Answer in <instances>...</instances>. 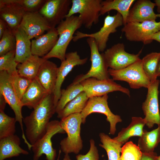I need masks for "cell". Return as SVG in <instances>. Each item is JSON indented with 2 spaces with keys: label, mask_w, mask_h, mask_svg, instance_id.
Returning <instances> with one entry per match:
<instances>
[{
  "label": "cell",
  "mask_w": 160,
  "mask_h": 160,
  "mask_svg": "<svg viewBox=\"0 0 160 160\" xmlns=\"http://www.w3.org/2000/svg\"><path fill=\"white\" fill-rule=\"evenodd\" d=\"M54 99L53 94H48L29 115L23 119L25 136L32 145L45 134L50 120L55 113Z\"/></svg>",
  "instance_id": "obj_1"
},
{
  "label": "cell",
  "mask_w": 160,
  "mask_h": 160,
  "mask_svg": "<svg viewBox=\"0 0 160 160\" xmlns=\"http://www.w3.org/2000/svg\"><path fill=\"white\" fill-rule=\"evenodd\" d=\"M82 25L78 16L72 15L65 18L58 25L56 28L58 34L57 43L52 49L42 57L46 60L54 57L61 62L65 59L67 48L73 39L74 34Z\"/></svg>",
  "instance_id": "obj_2"
},
{
  "label": "cell",
  "mask_w": 160,
  "mask_h": 160,
  "mask_svg": "<svg viewBox=\"0 0 160 160\" xmlns=\"http://www.w3.org/2000/svg\"><path fill=\"white\" fill-rule=\"evenodd\" d=\"M62 129L67 136L60 143L61 150L65 154L73 153L78 154L83 147L81 136V126L82 119L81 113L71 114L60 121Z\"/></svg>",
  "instance_id": "obj_3"
},
{
  "label": "cell",
  "mask_w": 160,
  "mask_h": 160,
  "mask_svg": "<svg viewBox=\"0 0 160 160\" xmlns=\"http://www.w3.org/2000/svg\"><path fill=\"white\" fill-rule=\"evenodd\" d=\"M108 72L114 81L126 82L133 89H138L142 87L147 88L151 83L143 70L141 59L121 69L116 70L109 68Z\"/></svg>",
  "instance_id": "obj_4"
},
{
  "label": "cell",
  "mask_w": 160,
  "mask_h": 160,
  "mask_svg": "<svg viewBox=\"0 0 160 160\" xmlns=\"http://www.w3.org/2000/svg\"><path fill=\"white\" fill-rule=\"evenodd\" d=\"M102 0H72L71 8L65 18L78 13L82 25L90 29L98 23Z\"/></svg>",
  "instance_id": "obj_5"
},
{
  "label": "cell",
  "mask_w": 160,
  "mask_h": 160,
  "mask_svg": "<svg viewBox=\"0 0 160 160\" xmlns=\"http://www.w3.org/2000/svg\"><path fill=\"white\" fill-rule=\"evenodd\" d=\"M124 25L123 19L121 15L118 12L113 15L109 14L105 18L103 26L98 31L88 34L79 31L75 32L73 39L76 42L84 38H93L96 42L99 52H103L107 47V43L110 34L117 31V28Z\"/></svg>",
  "instance_id": "obj_6"
},
{
  "label": "cell",
  "mask_w": 160,
  "mask_h": 160,
  "mask_svg": "<svg viewBox=\"0 0 160 160\" xmlns=\"http://www.w3.org/2000/svg\"><path fill=\"white\" fill-rule=\"evenodd\" d=\"M87 42L90 51L91 66L86 73L78 76L72 83L73 84L79 83L82 81L91 77L98 80H104L110 78L108 67L103 53H100L95 39L92 38L88 37L87 39Z\"/></svg>",
  "instance_id": "obj_7"
},
{
  "label": "cell",
  "mask_w": 160,
  "mask_h": 160,
  "mask_svg": "<svg viewBox=\"0 0 160 160\" xmlns=\"http://www.w3.org/2000/svg\"><path fill=\"white\" fill-rule=\"evenodd\" d=\"M108 94L103 96L95 97L89 99L87 104L81 113L82 119V124H84L87 116L94 113L104 114L106 116V120L109 122V134L114 135L116 131V125L122 121L120 116L114 114L111 111L108 105Z\"/></svg>",
  "instance_id": "obj_8"
},
{
  "label": "cell",
  "mask_w": 160,
  "mask_h": 160,
  "mask_svg": "<svg viewBox=\"0 0 160 160\" xmlns=\"http://www.w3.org/2000/svg\"><path fill=\"white\" fill-rule=\"evenodd\" d=\"M65 133L60 126V121L56 120L50 121L45 134L32 145L33 160H38L44 154L47 160H55L56 151L52 147V138L56 134Z\"/></svg>",
  "instance_id": "obj_9"
},
{
  "label": "cell",
  "mask_w": 160,
  "mask_h": 160,
  "mask_svg": "<svg viewBox=\"0 0 160 160\" xmlns=\"http://www.w3.org/2000/svg\"><path fill=\"white\" fill-rule=\"evenodd\" d=\"M0 94L4 97L15 113L17 122L20 124L22 132V137L26 144L28 142L24 133L23 125V117L22 109L23 106L17 95L10 81L8 72L0 71Z\"/></svg>",
  "instance_id": "obj_10"
},
{
  "label": "cell",
  "mask_w": 160,
  "mask_h": 160,
  "mask_svg": "<svg viewBox=\"0 0 160 160\" xmlns=\"http://www.w3.org/2000/svg\"><path fill=\"white\" fill-rule=\"evenodd\" d=\"M160 30V21L157 22L156 20L128 22L121 29L127 40L142 42L144 44L151 42L149 40L150 36Z\"/></svg>",
  "instance_id": "obj_11"
},
{
  "label": "cell",
  "mask_w": 160,
  "mask_h": 160,
  "mask_svg": "<svg viewBox=\"0 0 160 160\" xmlns=\"http://www.w3.org/2000/svg\"><path fill=\"white\" fill-rule=\"evenodd\" d=\"M141 49L137 54H130L125 50L123 43H118L107 49L103 53L108 68L118 70L124 68L140 59Z\"/></svg>",
  "instance_id": "obj_12"
},
{
  "label": "cell",
  "mask_w": 160,
  "mask_h": 160,
  "mask_svg": "<svg viewBox=\"0 0 160 160\" xmlns=\"http://www.w3.org/2000/svg\"><path fill=\"white\" fill-rule=\"evenodd\" d=\"M160 81L157 79L151 82L148 87L146 98L142 105V109L145 116L144 118L145 124L148 128L154 124L160 126L158 96Z\"/></svg>",
  "instance_id": "obj_13"
},
{
  "label": "cell",
  "mask_w": 160,
  "mask_h": 160,
  "mask_svg": "<svg viewBox=\"0 0 160 160\" xmlns=\"http://www.w3.org/2000/svg\"><path fill=\"white\" fill-rule=\"evenodd\" d=\"M83 87L84 91L87 97L91 98L103 96L111 92L119 91L129 97V89L115 82L112 79L98 80L94 78L87 79L80 82Z\"/></svg>",
  "instance_id": "obj_14"
},
{
  "label": "cell",
  "mask_w": 160,
  "mask_h": 160,
  "mask_svg": "<svg viewBox=\"0 0 160 160\" xmlns=\"http://www.w3.org/2000/svg\"><path fill=\"white\" fill-rule=\"evenodd\" d=\"M71 4L72 0H48L38 12L55 28L65 18Z\"/></svg>",
  "instance_id": "obj_15"
},
{
  "label": "cell",
  "mask_w": 160,
  "mask_h": 160,
  "mask_svg": "<svg viewBox=\"0 0 160 160\" xmlns=\"http://www.w3.org/2000/svg\"><path fill=\"white\" fill-rule=\"evenodd\" d=\"M87 60V57L81 58L77 51L66 53L65 60L61 62L60 66L58 67L57 80L53 94L55 108L60 97L61 86L66 77L75 66L84 65Z\"/></svg>",
  "instance_id": "obj_16"
},
{
  "label": "cell",
  "mask_w": 160,
  "mask_h": 160,
  "mask_svg": "<svg viewBox=\"0 0 160 160\" xmlns=\"http://www.w3.org/2000/svg\"><path fill=\"white\" fill-rule=\"evenodd\" d=\"M19 28L24 31L30 39L36 38L53 28L38 12H25Z\"/></svg>",
  "instance_id": "obj_17"
},
{
  "label": "cell",
  "mask_w": 160,
  "mask_h": 160,
  "mask_svg": "<svg viewBox=\"0 0 160 160\" xmlns=\"http://www.w3.org/2000/svg\"><path fill=\"white\" fill-rule=\"evenodd\" d=\"M25 12L15 0H0V18L13 32L19 28Z\"/></svg>",
  "instance_id": "obj_18"
},
{
  "label": "cell",
  "mask_w": 160,
  "mask_h": 160,
  "mask_svg": "<svg viewBox=\"0 0 160 160\" xmlns=\"http://www.w3.org/2000/svg\"><path fill=\"white\" fill-rule=\"evenodd\" d=\"M155 6V3L151 0L137 1L129 11L127 23H141L146 21L155 20L157 17L156 14L153 11Z\"/></svg>",
  "instance_id": "obj_19"
},
{
  "label": "cell",
  "mask_w": 160,
  "mask_h": 160,
  "mask_svg": "<svg viewBox=\"0 0 160 160\" xmlns=\"http://www.w3.org/2000/svg\"><path fill=\"white\" fill-rule=\"evenodd\" d=\"M56 28L31 41V51L33 55L42 57L49 52L55 46L58 38Z\"/></svg>",
  "instance_id": "obj_20"
},
{
  "label": "cell",
  "mask_w": 160,
  "mask_h": 160,
  "mask_svg": "<svg viewBox=\"0 0 160 160\" xmlns=\"http://www.w3.org/2000/svg\"><path fill=\"white\" fill-rule=\"evenodd\" d=\"M58 67L52 62L46 60L41 65L36 78L49 94H53Z\"/></svg>",
  "instance_id": "obj_21"
},
{
  "label": "cell",
  "mask_w": 160,
  "mask_h": 160,
  "mask_svg": "<svg viewBox=\"0 0 160 160\" xmlns=\"http://www.w3.org/2000/svg\"><path fill=\"white\" fill-rule=\"evenodd\" d=\"M48 94L36 78L32 81L21 101L23 106L33 109Z\"/></svg>",
  "instance_id": "obj_22"
},
{
  "label": "cell",
  "mask_w": 160,
  "mask_h": 160,
  "mask_svg": "<svg viewBox=\"0 0 160 160\" xmlns=\"http://www.w3.org/2000/svg\"><path fill=\"white\" fill-rule=\"evenodd\" d=\"M20 140L16 135L0 139V160L17 156L20 154H28L27 151L20 146Z\"/></svg>",
  "instance_id": "obj_23"
},
{
  "label": "cell",
  "mask_w": 160,
  "mask_h": 160,
  "mask_svg": "<svg viewBox=\"0 0 160 160\" xmlns=\"http://www.w3.org/2000/svg\"><path fill=\"white\" fill-rule=\"evenodd\" d=\"M16 40L15 60L18 64L23 63L32 55L31 43L24 31L18 28L14 32Z\"/></svg>",
  "instance_id": "obj_24"
},
{
  "label": "cell",
  "mask_w": 160,
  "mask_h": 160,
  "mask_svg": "<svg viewBox=\"0 0 160 160\" xmlns=\"http://www.w3.org/2000/svg\"><path fill=\"white\" fill-rule=\"evenodd\" d=\"M145 124L144 119L141 117H133L129 125L126 128H123L118 135L113 139L123 145L127 143L132 137H140L143 134V127Z\"/></svg>",
  "instance_id": "obj_25"
},
{
  "label": "cell",
  "mask_w": 160,
  "mask_h": 160,
  "mask_svg": "<svg viewBox=\"0 0 160 160\" xmlns=\"http://www.w3.org/2000/svg\"><path fill=\"white\" fill-rule=\"evenodd\" d=\"M46 60L32 55L23 63L18 64L17 70L19 75L32 81L36 78L39 68Z\"/></svg>",
  "instance_id": "obj_26"
},
{
  "label": "cell",
  "mask_w": 160,
  "mask_h": 160,
  "mask_svg": "<svg viewBox=\"0 0 160 160\" xmlns=\"http://www.w3.org/2000/svg\"><path fill=\"white\" fill-rule=\"evenodd\" d=\"M135 1L134 0H102L100 15H104L111 10H116L122 16L124 25L127 23L130 7Z\"/></svg>",
  "instance_id": "obj_27"
},
{
  "label": "cell",
  "mask_w": 160,
  "mask_h": 160,
  "mask_svg": "<svg viewBox=\"0 0 160 160\" xmlns=\"http://www.w3.org/2000/svg\"><path fill=\"white\" fill-rule=\"evenodd\" d=\"M160 142V126L157 128L148 132L143 130L142 136L138 139V146L142 153L154 152Z\"/></svg>",
  "instance_id": "obj_28"
},
{
  "label": "cell",
  "mask_w": 160,
  "mask_h": 160,
  "mask_svg": "<svg viewBox=\"0 0 160 160\" xmlns=\"http://www.w3.org/2000/svg\"><path fill=\"white\" fill-rule=\"evenodd\" d=\"M89 99L86 93L82 92L57 113V117L62 119L71 114L81 113L86 107Z\"/></svg>",
  "instance_id": "obj_29"
},
{
  "label": "cell",
  "mask_w": 160,
  "mask_h": 160,
  "mask_svg": "<svg viewBox=\"0 0 160 160\" xmlns=\"http://www.w3.org/2000/svg\"><path fill=\"white\" fill-rule=\"evenodd\" d=\"M99 136L102 143L99 145L106 151L108 158V160H119L122 145L104 133H100Z\"/></svg>",
  "instance_id": "obj_30"
},
{
  "label": "cell",
  "mask_w": 160,
  "mask_h": 160,
  "mask_svg": "<svg viewBox=\"0 0 160 160\" xmlns=\"http://www.w3.org/2000/svg\"><path fill=\"white\" fill-rule=\"evenodd\" d=\"M83 91V87L80 83H71L65 89H61V96L55 108V113L57 114L61 111L68 103Z\"/></svg>",
  "instance_id": "obj_31"
},
{
  "label": "cell",
  "mask_w": 160,
  "mask_h": 160,
  "mask_svg": "<svg viewBox=\"0 0 160 160\" xmlns=\"http://www.w3.org/2000/svg\"><path fill=\"white\" fill-rule=\"evenodd\" d=\"M160 57V52H152L142 59L143 70L151 82L157 79L156 71Z\"/></svg>",
  "instance_id": "obj_32"
},
{
  "label": "cell",
  "mask_w": 160,
  "mask_h": 160,
  "mask_svg": "<svg viewBox=\"0 0 160 160\" xmlns=\"http://www.w3.org/2000/svg\"><path fill=\"white\" fill-rule=\"evenodd\" d=\"M8 74L14 89L18 97L21 100L32 81L21 76L18 73L17 71Z\"/></svg>",
  "instance_id": "obj_33"
},
{
  "label": "cell",
  "mask_w": 160,
  "mask_h": 160,
  "mask_svg": "<svg viewBox=\"0 0 160 160\" xmlns=\"http://www.w3.org/2000/svg\"><path fill=\"white\" fill-rule=\"evenodd\" d=\"M16 122L15 118L0 111V139L15 135Z\"/></svg>",
  "instance_id": "obj_34"
},
{
  "label": "cell",
  "mask_w": 160,
  "mask_h": 160,
  "mask_svg": "<svg viewBox=\"0 0 160 160\" xmlns=\"http://www.w3.org/2000/svg\"><path fill=\"white\" fill-rule=\"evenodd\" d=\"M0 39V56L15 50L16 40L14 33L8 27Z\"/></svg>",
  "instance_id": "obj_35"
},
{
  "label": "cell",
  "mask_w": 160,
  "mask_h": 160,
  "mask_svg": "<svg viewBox=\"0 0 160 160\" xmlns=\"http://www.w3.org/2000/svg\"><path fill=\"white\" fill-rule=\"evenodd\" d=\"M119 160H140L142 153L137 145L130 141L121 148Z\"/></svg>",
  "instance_id": "obj_36"
},
{
  "label": "cell",
  "mask_w": 160,
  "mask_h": 160,
  "mask_svg": "<svg viewBox=\"0 0 160 160\" xmlns=\"http://www.w3.org/2000/svg\"><path fill=\"white\" fill-rule=\"evenodd\" d=\"M15 50L0 56V71H6L9 73L17 71L18 64L15 60Z\"/></svg>",
  "instance_id": "obj_37"
},
{
  "label": "cell",
  "mask_w": 160,
  "mask_h": 160,
  "mask_svg": "<svg viewBox=\"0 0 160 160\" xmlns=\"http://www.w3.org/2000/svg\"><path fill=\"white\" fill-rule=\"evenodd\" d=\"M47 0H15L26 12H38Z\"/></svg>",
  "instance_id": "obj_38"
},
{
  "label": "cell",
  "mask_w": 160,
  "mask_h": 160,
  "mask_svg": "<svg viewBox=\"0 0 160 160\" xmlns=\"http://www.w3.org/2000/svg\"><path fill=\"white\" fill-rule=\"evenodd\" d=\"M90 147L88 153L83 155L79 154L76 156L77 160H99V155L95 141L92 139L89 140Z\"/></svg>",
  "instance_id": "obj_39"
},
{
  "label": "cell",
  "mask_w": 160,
  "mask_h": 160,
  "mask_svg": "<svg viewBox=\"0 0 160 160\" xmlns=\"http://www.w3.org/2000/svg\"><path fill=\"white\" fill-rule=\"evenodd\" d=\"M156 153L154 152L150 153H142L140 160H158Z\"/></svg>",
  "instance_id": "obj_40"
},
{
  "label": "cell",
  "mask_w": 160,
  "mask_h": 160,
  "mask_svg": "<svg viewBox=\"0 0 160 160\" xmlns=\"http://www.w3.org/2000/svg\"><path fill=\"white\" fill-rule=\"evenodd\" d=\"M7 28L8 26L6 22L0 18V39Z\"/></svg>",
  "instance_id": "obj_41"
},
{
  "label": "cell",
  "mask_w": 160,
  "mask_h": 160,
  "mask_svg": "<svg viewBox=\"0 0 160 160\" xmlns=\"http://www.w3.org/2000/svg\"><path fill=\"white\" fill-rule=\"evenodd\" d=\"M7 103L4 97L0 94V111H4Z\"/></svg>",
  "instance_id": "obj_42"
},
{
  "label": "cell",
  "mask_w": 160,
  "mask_h": 160,
  "mask_svg": "<svg viewBox=\"0 0 160 160\" xmlns=\"http://www.w3.org/2000/svg\"><path fill=\"white\" fill-rule=\"evenodd\" d=\"M149 40L152 41L155 40L160 43V30L151 36Z\"/></svg>",
  "instance_id": "obj_43"
},
{
  "label": "cell",
  "mask_w": 160,
  "mask_h": 160,
  "mask_svg": "<svg viewBox=\"0 0 160 160\" xmlns=\"http://www.w3.org/2000/svg\"><path fill=\"white\" fill-rule=\"evenodd\" d=\"M155 6L157 8V11L158 14H160V0H155L154 1Z\"/></svg>",
  "instance_id": "obj_44"
},
{
  "label": "cell",
  "mask_w": 160,
  "mask_h": 160,
  "mask_svg": "<svg viewBox=\"0 0 160 160\" xmlns=\"http://www.w3.org/2000/svg\"><path fill=\"white\" fill-rule=\"evenodd\" d=\"M61 150H60L59 153V155L57 160H59L60 155L61 153ZM63 160H71L68 154H65Z\"/></svg>",
  "instance_id": "obj_45"
},
{
  "label": "cell",
  "mask_w": 160,
  "mask_h": 160,
  "mask_svg": "<svg viewBox=\"0 0 160 160\" xmlns=\"http://www.w3.org/2000/svg\"><path fill=\"white\" fill-rule=\"evenodd\" d=\"M156 75L157 77L160 76V57L158 63Z\"/></svg>",
  "instance_id": "obj_46"
},
{
  "label": "cell",
  "mask_w": 160,
  "mask_h": 160,
  "mask_svg": "<svg viewBox=\"0 0 160 160\" xmlns=\"http://www.w3.org/2000/svg\"><path fill=\"white\" fill-rule=\"evenodd\" d=\"M156 16L157 17H159L160 18V14H156Z\"/></svg>",
  "instance_id": "obj_47"
},
{
  "label": "cell",
  "mask_w": 160,
  "mask_h": 160,
  "mask_svg": "<svg viewBox=\"0 0 160 160\" xmlns=\"http://www.w3.org/2000/svg\"><path fill=\"white\" fill-rule=\"evenodd\" d=\"M158 160H160V155L157 156Z\"/></svg>",
  "instance_id": "obj_48"
}]
</instances>
